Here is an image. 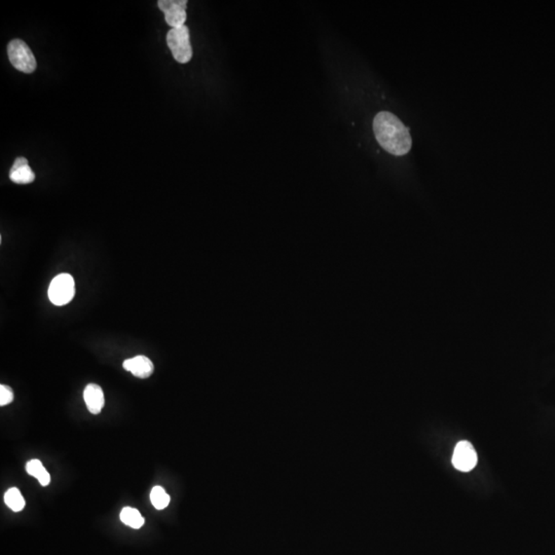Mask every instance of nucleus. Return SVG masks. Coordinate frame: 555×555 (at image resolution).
Wrapping results in <instances>:
<instances>
[{
  "mask_svg": "<svg viewBox=\"0 0 555 555\" xmlns=\"http://www.w3.org/2000/svg\"><path fill=\"white\" fill-rule=\"evenodd\" d=\"M159 8L165 15L168 25L172 28L182 27L187 21V0H160Z\"/></svg>",
  "mask_w": 555,
  "mask_h": 555,
  "instance_id": "nucleus-5",
  "label": "nucleus"
},
{
  "mask_svg": "<svg viewBox=\"0 0 555 555\" xmlns=\"http://www.w3.org/2000/svg\"><path fill=\"white\" fill-rule=\"evenodd\" d=\"M119 517H121V523H125L126 526H131L133 528H136V530L140 528L145 523V517L135 508H123Z\"/></svg>",
  "mask_w": 555,
  "mask_h": 555,
  "instance_id": "nucleus-11",
  "label": "nucleus"
},
{
  "mask_svg": "<svg viewBox=\"0 0 555 555\" xmlns=\"http://www.w3.org/2000/svg\"><path fill=\"white\" fill-rule=\"evenodd\" d=\"M123 367L139 379H147L154 370V363L145 356H136L132 359H127L123 362Z\"/></svg>",
  "mask_w": 555,
  "mask_h": 555,
  "instance_id": "nucleus-7",
  "label": "nucleus"
},
{
  "mask_svg": "<svg viewBox=\"0 0 555 555\" xmlns=\"http://www.w3.org/2000/svg\"><path fill=\"white\" fill-rule=\"evenodd\" d=\"M83 399H85L88 411L93 415H99L105 404L103 390L100 386L96 384H90L86 387Z\"/></svg>",
  "mask_w": 555,
  "mask_h": 555,
  "instance_id": "nucleus-8",
  "label": "nucleus"
},
{
  "mask_svg": "<svg viewBox=\"0 0 555 555\" xmlns=\"http://www.w3.org/2000/svg\"><path fill=\"white\" fill-rule=\"evenodd\" d=\"M479 457L472 444L466 440L460 441L455 446L453 455V465L462 472H470L476 467Z\"/></svg>",
  "mask_w": 555,
  "mask_h": 555,
  "instance_id": "nucleus-6",
  "label": "nucleus"
},
{
  "mask_svg": "<svg viewBox=\"0 0 555 555\" xmlns=\"http://www.w3.org/2000/svg\"><path fill=\"white\" fill-rule=\"evenodd\" d=\"M8 55L15 69L24 74H32L36 69V59L27 44L21 39H13L8 46Z\"/></svg>",
  "mask_w": 555,
  "mask_h": 555,
  "instance_id": "nucleus-3",
  "label": "nucleus"
},
{
  "mask_svg": "<svg viewBox=\"0 0 555 555\" xmlns=\"http://www.w3.org/2000/svg\"><path fill=\"white\" fill-rule=\"evenodd\" d=\"M373 132L380 147L396 156L408 154L411 137L408 128L394 114L382 112L373 119Z\"/></svg>",
  "mask_w": 555,
  "mask_h": 555,
  "instance_id": "nucleus-1",
  "label": "nucleus"
},
{
  "mask_svg": "<svg viewBox=\"0 0 555 555\" xmlns=\"http://www.w3.org/2000/svg\"><path fill=\"white\" fill-rule=\"evenodd\" d=\"M26 471L31 476L35 477L39 479V483L43 486H46L50 484L51 475L44 467L43 463L39 460H31L26 464Z\"/></svg>",
  "mask_w": 555,
  "mask_h": 555,
  "instance_id": "nucleus-10",
  "label": "nucleus"
},
{
  "mask_svg": "<svg viewBox=\"0 0 555 555\" xmlns=\"http://www.w3.org/2000/svg\"><path fill=\"white\" fill-rule=\"evenodd\" d=\"M10 178L17 185H29L35 179L34 172L31 170L27 159H15L14 165L10 171Z\"/></svg>",
  "mask_w": 555,
  "mask_h": 555,
  "instance_id": "nucleus-9",
  "label": "nucleus"
},
{
  "mask_svg": "<svg viewBox=\"0 0 555 555\" xmlns=\"http://www.w3.org/2000/svg\"><path fill=\"white\" fill-rule=\"evenodd\" d=\"M170 496L161 486H154L150 493V501L156 509L163 510L170 504Z\"/></svg>",
  "mask_w": 555,
  "mask_h": 555,
  "instance_id": "nucleus-13",
  "label": "nucleus"
},
{
  "mask_svg": "<svg viewBox=\"0 0 555 555\" xmlns=\"http://www.w3.org/2000/svg\"><path fill=\"white\" fill-rule=\"evenodd\" d=\"M74 280L69 274H60L53 279L48 287V298L55 306L69 304L74 298Z\"/></svg>",
  "mask_w": 555,
  "mask_h": 555,
  "instance_id": "nucleus-4",
  "label": "nucleus"
},
{
  "mask_svg": "<svg viewBox=\"0 0 555 555\" xmlns=\"http://www.w3.org/2000/svg\"><path fill=\"white\" fill-rule=\"evenodd\" d=\"M14 400V392L10 387L6 385L0 386V406H4L12 403Z\"/></svg>",
  "mask_w": 555,
  "mask_h": 555,
  "instance_id": "nucleus-14",
  "label": "nucleus"
},
{
  "mask_svg": "<svg viewBox=\"0 0 555 555\" xmlns=\"http://www.w3.org/2000/svg\"><path fill=\"white\" fill-rule=\"evenodd\" d=\"M167 44L174 59L179 63H189L192 60V48L190 44L189 29L187 26L172 28L167 34Z\"/></svg>",
  "mask_w": 555,
  "mask_h": 555,
  "instance_id": "nucleus-2",
  "label": "nucleus"
},
{
  "mask_svg": "<svg viewBox=\"0 0 555 555\" xmlns=\"http://www.w3.org/2000/svg\"><path fill=\"white\" fill-rule=\"evenodd\" d=\"M4 503L14 512L22 511L25 507V500L17 488H12L4 494Z\"/></svg>",
  "mask_w": 555,
  "mask_h": 555,
  "instance_id": "nucleus-12",
  "label": "nucleus"
}]
</instances>
